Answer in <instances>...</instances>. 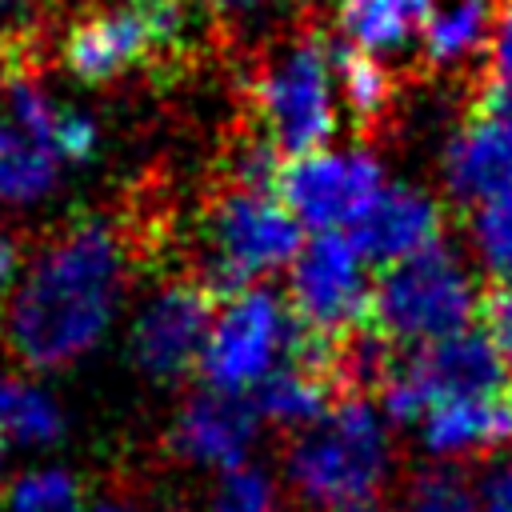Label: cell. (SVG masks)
Returning <instances> with one entry per match:
<instances>
[{
	"instance_id": "obj_1",
	"label": "cell",
	"mask_w": 512,
	"mask_h": 512,
	"mask_svg": "<svg viewBox=\"0 0 512 512\" xmlns=\"http://www.w3.org/2000/svg\"><path fill=\"white\" fill-rule=\"evenodd\" d=\"M136 232L116 216H80L52 232L0 316L12 360L28 368H64L80 360L112 324L136 264Z\"/></svg>"
},
{
	"instance_id": "obj_2",
	"label": "cell",
	"mask_w": 512,
	"mask_h": 512,
	"mask_svg": "<svg viewBox=\"0 0 512 512\" xmlns=\"http://www.w3.org/2000/svg\"><path fill=\"white\" fill-rule=\"evenodd\" d=\"M192 0H100L60 36V64L84 84H112L136 68H164L188 44Z\"/></svg>"
},
{
	"instance_id": "obj_3",
	"label": "cell",
	"mask_w": 512,
	"mask_h": 512,
	"mask_svg": "<svg viewBox=\"0 0 512 512\" xmlns=\"http://www.w3.org/2000/svg\"><path fill=\"white\" fill-rule=\"evenodd\" d=\"M292 492L312 508H348L376 496L388 476V428L368 396H344L324 420L296 432L284 452Z\"/></svg>"
},
{
	"instance_id": "obj_4",
	"label": "cell",
	"mask_w": 512,
	"mask_h": 512,
	"mask_svg": "<svg viewBox=\"0 0 512 512\" xmlns=\"http://www.w3.org/2000/svg\"><path fill=\"white\" fill-rule=\"evenodd\" d=\"M480 288L460 256L440 240L400 264L380 268L372 280L368 324L396 348H420L440 336L464 332L480 312Z\"/></svg>"
},
{
	"instance_id": "obj_5",
	"label": "cell",
	"mask_w": 512,
	"mask_h": 512,
	"mask_svg": "<svg viewBox=\"0 0 512 512\" xmlns=\"http://www.w3.org/2000/svg\"><path fill=\"white\" fill-rule=\"evenodd\" d=\"M200 240L204 256L192 280H200L216 300H232L256 276L284 268L304 248L300 220L280 200L232 184L208 200Z\"/></svg>"
},
{
	"instance_id": "obj_6",
	"label": "cell",
	"mask_w": 512,
	"mask_h": 512,
	"mask_svg": "<svg viewBox=\"0 0 512 512\" xmlns=\"http://www.w3.org/2000/svg\"><path fill=\"white\" fill-rule=\"evenodd\" d=\"M332 80V40L300 36L296 44H288L256 76L252 100L260 112V132L272 136L276 148L288 156L320 152V144L336 128Z\"/></svg>"
},
{
	"instance_id": "obj_7",
	"label": "cell",
	"mask_w": 512,
	"mask_h": 512,
	"mask_svg": "<svg viewBox=\"0 0 512 512\" xmlns=\"http://www.w3.org/2000/svg\"><path fill=\"white\" fill-rule=\"evenodd\" d=\"M296 336L300 320L276 292L244 288L212 320L200 352V376L220 392H252L280 368V360L292 356Z\"/></svg>"
},
{
	"instance_id": "obj_8",
	"label": "cell",
	"mask_w": 512,
	"mask_h": 512,
	"mask_svg": "<svg viewBox=\"0 0 512 512\" xmlns=\"http://www.w3.org/2000/svg\"><path fill=\"white\" fill-rule=\"evenodd\" d=\"M288 308L296 320L328 340H340L368 324L372 312V280L364 268V252L344 232H316L288 276Z\"/></svg>"
},
{
	"instance_id": "obj_9",
	"label": "cell",
	"mask_w": 512,
	"mask_h": 512,
	"mask_svg": "<svg viewBox=\"0 0 512 512\" xmlns=\"http://www.w3.org/2000/svg\"><path fill=\"white\" fill-rule=\"evenodd\" d=\"M380 192V168L364 152H304L276 176V200L312 232L352 228Z\"/></svg>"
},
{
	"instance_id": "obj_10",
	"label": "cell",
	"mask_w": 512,
	"mask_h": 512,
	"mask_svg": "<svg viewBox=\"0 0 512 512\" xmlns=\"http://www.w3.org/2000/svg\"><path fill=\"white\" fill-rule=\"evenodd\" d=\"M212 300L216 296L192 276L168 280L132 324V360L156 380L184 376L192 364H200L204 340L212 332Z\"/></svg>"
},
{
	"instance_id": "obj_11",
	"label": "cell",
	"mask_w": 512,
	"mask_h": 512,
	"mask_svg": "<svg viewBox=\"0 0 512 512\" xmlns=\"http://www.w3.org/2000/svg\"><path fill=\"white\" fill-rule=\"evenodd\" d=\"M256 420L260 412L244 392L204 388L180 408L172 424V452L192 464H212L224 472L240 468L256 440Z\"/></svg>"
},
{
	"instance_id": "obj_12",
	"label": "cell",
	"mask_w": 512,
	"mask_h": 512,
	"mask_svg": "<svg viewBox=\"0 0 512 512\" xmlns=\"http://www.w3.org/2000/svg\"><path fill=\"white\" fill-rule=\"evenodd\" d=\"M404 368L424 388L428 404H440L452 396H492L512 388L500 364V352L492 348L484 328H464L432 344H420L404 356Z\"/></svg>"
},
{
	"instance_id": "obj_13",
	"label": "cell",
	"mask_w": 512,
	"mask_h": 512,
	"mask_svg": "<svg viewBox=\"0 0 512 512\" xmlns=\"http://www.w3.org/2000/svg\"><path fill=\"white\" fill-rule=\"evenodd\" d=\"M440 228H444V212L428 192L408 184H388L352 224V240L364 252V260L388 268L440 244Z\"/></svg>"
},
{
	"instance_id": "obj_14",
	"label": "cell",
	"mask_w": 512,
	"mask_h": 512,
	"mask_svg": "<svg viewBox=\"0 0 512 512\" xmlns=\"http://www.w3.org/2000/svg\"><path fill=\"white\" fill-rule=\"evenodd\" d=\"M448 192L464 204L512 196V120L472 108L444 152Z\"/></svg>"
},
{
	"instance_id": "obj_15",
	"label": "cell",
	"mask_w": 512,
	"mask_h": 512,
	"mask_svg": "<svg viewBox=\"0 0 512 512\" xmlns=\"http://www.w3.org/2000/svg\"><path fill=\"white\" fill-rule=\"evenodd\" d=\"M504 444H512V388L492 396H452L424 416V448L436 456L492 452Z\"/></svg>"
},
{
	"instance_id": "obj_16",
	"label": "cell",
	"mask_w": 512,
	"mask_h": 512,
	"mask_svg": "<svg viewBox=\"0 0 512 512\" xmlns=\"http://www.w3.org/2000/svg\"><path fill=\"white\" fill-rule=\"evenodd\" d=\"M340 400L344 396L332 376L292 364V360L252 388V404H256L260 420L280 424V428H300V432L312 428L316 420H324Z\"/></svg>"
},
{
	"instance_id": "obj_17",
	"label": "cell",
	"mask_w": 512,
	"mask_h": 512,
	"mask_svg": "<svg viewBox=\"0 0 512 512\" xmlns=\"http://www.w3.org/2000/svg\"><path fill=\"white\" fill-rule=\"evenodd\" d=\"M60 168L64 160L56 148L0 108V204L20 208L44 200L56 188Z\"/></svg>"
},
{
	"instance_id": "obj_18",
	"label": "cell",
	"mask_w": 512,
	"mask_h": 512,
	"mask_svg": "<svg viewBox=\"0 0 512 512\" xmlns=\"http://www.w3.org/2000/svg\"><path fill=\"white\" fill-rule=\"evenodd\" d=\"M432 0H340V32L348 44L380 56L408 48L432 28Z\"/></svg>"
},
{
	"instance_id": "obj_19",
	"label": "cell",
	"mask_w": 512,
	"mask_h": 512,
	"mask_svg": "<svg viewBox=\"0 0 512 512\" xmlns=\"http://www.w3.org/2000/svg\"><path fill=\"white\" fill-rule=\"evenodd\" d=\"M332 68H336L340 96H344L352 120L360 128L376 124L388 112V104H392V76H388V68L372 52H364V48H356L348 40L344 44L332 40Z\"/></svg>"
},
{
	"instance_id": "obj_20",
	"label": "cell",
	"mask_w": 512,
	"mask_h": 512,
	"mask_svg": "<svg viewBox=\"0 0 512 512\" xmlns=\"http://www.w3.org/2000/svg\"><path fill=\"white\" fill-rule=\"evenodd\" d=\"M0 432L16 444H52L64 432V412L36 384L0 372Z\"/></svg>"
},
{
	"instance_id": "obj_21",
	"label": "cell",
	"mask_w": 512,
	"mask_h": 512,
	"mask_svg": "<svg viewBox=\"0 0 512 512\" xmlns=\"http://www.w3.org/2000/svg\"><path fill=\"white\" fill-rule=\"evenodd\" d=\"M492 32V0H456L444 16L432 20L424 48L432 64H456L488 44Z\"/></svg>"
},
{
	"instance_id": "obj_22",
	"label": "cell",
	"mask_w": 512,
	"mask_h": 512,
	"mask_svg": "<svg viewBox=\"0 0 512 512\" xmlns=\"http://www.w3.org/2000/svg\"><path fill=\"white\" fill-rule=\"evenodd\" d=\"M8 512H80V484L60 468L24 472L8 488Z\"/></svg>"
},
{
	"instance_id": "obj_23",
	"label": "cell",
	"mask_w": 512,
	"mask_h": 512,
	"mask_svg": "<svg viewBox=\"0 0 512 512\" xmlns=\"http://www.w3.org/2000/svg\"><path fill=\"white\" fill-rule=\"evenodd\" d=\"M404 512H476V496L460 468L436 464V468H424L420 476H412Z\"/></svg>"
},
{
	"instance_id": "obj_24",
	"label": "cell",
	"mask_w": 512,
	"mask_h": 512,
	"mask_svg": "<svg viewBox=\"0 0 512 512\" xmlns=\"http://www.w3.org/2000/svg\"><path fill=\"white\" fill-rule=\"evenodd\" d=\"M472 240L496 280L512 284V196L484 200L472 212Z\"/></svg>"
},
{
	"instance_id": "obj_25",
	"label": "cell",
	"mask_w": 512,
	"mask_h": 512,
	"mask_svg": "<svg viewBox=\"0 0 512 512\" xmlns=\"http://www.w3.org/2000/svg\"><path fill=\"white\" fill-rule=\"evenodd\" d=\"M212 512H280V500H276L272 480L260 468L240 464V468H228L220 476V488L212 496Z\"/></svg>"
},
{
	"instance_id": "obj_26",
	"label": "cell",
	"mask_w": 512,
	"mask_h": 512,
	"mask_svg": "<svg viewBox=\"0 0 512 512\" xmlns=\"http://www.w3.org/2000/svg\"><path fill=\"white\" fill-rule=\"evenodd\" d=\"M480 328L488 332L492 348L500 352V364L508 372V384H512V284L504 280H492L480 296Z\"/></svg>"
},
{
	"instance_id": "obj_27",
	"label": "cell",
	"mask_w": 512,
	"mask_h": 512,
	"mask_svg": "<svg viewBox=\"0 0 512 512\" xmlns=\"http://www.w3.org/2000/svg\"><path fill=\"white\" fill-rule=\"evenodd\" d=\"M500 84H512V0H504L496 28H492V76Z\"/></svg>"
},
{
	"instance_id": "obj_28",
	"label": "cell",
	"mask_w": 512,
	"mask_h": 512,
	"mask_svg": "<svg viewBox=\"0 0 512 512\" xmlns=\"http://www.w3.org/2000/svg\"><path fill=\"white\" fill-rule=\"evenodd\" d=\"M480 500H484V512H512V456L488 472Z\"/></svg>"
},
{
	"instance_id": "obj_29",
	"label": "cell",
	"mask_w": 512,
	"mask_h": 512,
	"mask_svg": "<svg viewBox=\"0 0 512 512\" xmlns=\"http://www.w3.org/2000/svg\"><path fill=\"white\" fill-rule=\"evenodd\" d=\"M20 240L16 236H8L4 228H0V292H8L12 284H16V272H20Z\"/></svg>"
},
{
	"instance_id": "obj_30",
	"label": "cell",
	"mask_w": 512,
	"mask_h": 512,
	"mask_svg": "<svg viewBox=\"0 0 512 512\" xmlns=\"http://www.w3.org/2000/svg\"><path fill=\"white\" fill-rule=\"evenodd\" d=\"M208 12H220V16H244V12H256L264 0H200Z\"/></svg>"
},
{
	"instance_id": "obj_31",
	"label": "cell",
	"mask_w": 512,
	"mask_h": 512,
	"mask_svg": "<svg viewBox=\"0 0 512 512\" xmlns=\"http://www.w3.org/2000/svg\"><path fill=\"white\" fill-rule=\"evenodd\" d=\"M336 512H388V508H380V504L364 500V504H348V508H336Z\"/></svg>"
},
{
	"instance_id": "obj_32",
	"label": "cell",
	"mask_w": 512,
	"mask_h": 512,
	"mask_svg": "<svg viewBox=\"0 0 512 512\" xmlns=\"http://www.w3.org/2000/svg\"><path fill=\"white\" fill-rule=\"evenodd\" d=\"M96 512H136V508H128V504H100Z\"/></svg>"
},
{
	"instance_id": "obj_33",
	"label": "cell",
	"mask_w": 512,
	"mask_h": 512,
	"mask_svg": "<svg viewBox=\"0 0 512 512\" xmlns=\"http://www.w3.org/2000/svg\"><path fill=\"white\" fill-rule=\"evenodd\" d=\"M4 444H8V436L0 432V480H4Z\"/></svg>"
}]
</instances>
